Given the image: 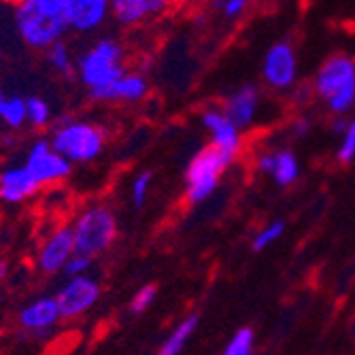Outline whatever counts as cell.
<instances>
[{
	"instance_id": "obj_23",
	"label": "cell",
	"mask_w": 355,
	"mask_h": 355,
	"mask_svg": "<svg viewBox=\"0 0 355 355\" xmlns=\"http://www.w3.org/2000/svg\"><path fill=\"white\" fill-rule=\"evenodd\" d=\"M255 351V332L251 328H241L225 343V355H251Z\"/></svg>"
},
{
	"instance_id": "obj_2",
	"label": "cell",
	"mask_w": 355,
	"mask_h": 355,
	"mask_svg": "<svg viewBox=\"0 0 355 355\" xmlns=\"http://www.w3.org/2000/svg\"><path fill=\"white\" fill-rule=\"evenodd\" d=\"M313 92L332 115H347L355 107V60L340 53L328 58L313 79Z\"/></svg>"
},
{
	"instance_id": "obj_24",
	"label": "cell",
	"mask_w": 355,
	"mask_h": 355,
	"mask_svg": "<svg viewBox=\"0 0 355 355\" xmlns=\"http://www.w3.org/2000/svg\"><path fill=\"white\" fill-rule=\"evenodd\" d=\"M283 232H285V221H281V219L264 225V228L253 236V243H251L253 251H264V249L272 247L283 236Z\"/></svg>"
},
{
	"instance_id": "obj_34",
	"label": "cell",
	"mask_w": 355,
	"mask_h": 355,
	"mask_svg": "<svg viewBox=\"0 0 355 355\" xmlns=\"http://www.w3.org/2000/svg\"><path fill=\"white\" fill-rule=\"evenodd\" d=\"M353 343H355V321H353Z\"/></svg>"
},
{
	"instance_id": "obj_10",
	"label": "cell",
	"mask_w": 355,
	"mask_h": 355,
	"mask_svg": "<svg viewBox=\"0 0 355 355\" xmlns=\"http://www.w3.org/2000/svg\"><path fill=\"white\" fill-rule=\"evenodd\" d=\"M111 13V0H62V17L69 30L94 32Z\"/></svg>"
},
{
	"instance_id": "obj_27",
	"label": "cell",
	"mask_w": 355,
	"mask_h": 355,
	"mask_svg": "<svg viewBox=\"0 0 355 355\" xmlns=\"http://www.w3.org/2000/svg\"><path fill=\"white\" fill-rule=\"evenodd\" d=\"M151 173L149 171H143L139 173L135 179H132V185H130V200L137 209H141L145 202H147V196H149V187H151Z\"/></svg>"
},
{
	"instance_id": "obj_1",
	"label": "cell",
	"mask_w": 355,
	"mask_h": 355,
	"mask_svg": "<svg viewBox=\"0 0 355 355\" xmlns=\"http://www.w3.org/2000/svg\"><path fill=\"white\" fill-rule=\"evenodd\" d=\"M51 147L62 153L73 164H87L94 162L105 151L107 132L105 128L75 117H62L51 130L49 137Z\"/></svg>"
},
{
	"instance_id": "obj_14",
	"label": "cell",
	"mask_w": 355,
	"mask_h": 355,
	"mask_svg": "<svg viewBox=\"0 0 355 355\" xmlns=\"http://www.w3.org/2000/svg\"><path fill=\"white\" fill-rule=\"evenodd\" d=\"M60 319L62 317H60L55 296H41L37 300L28 302L19 311L17 324L24 332H30L32 336H43L58 326Z\"/></svg>"
},
{
	"instance_id": "obj_4",
	"label": "cell",
	"mask_w": 355,
	"mask_h": 355,
	"mask_svg": "<svg viewBox=\"0 0 355 355\" xmlns=\"http://www.w3.org/2000/svg\"><path fill=\"white\" fill-rule=\"evenodd\" d=\"M75 251L89 257L107 253L117 239V219L107 205H92L83 209L71 225Z\"/></svg>"
},
{
	"instance_id": "obj_9",
	"label": "cell",
	"mask_w": 355,
	"mask_h": 355,
	"mask_svg": "<svg viewBox=\"0 0 355 355\" xmlns=\"http://www.w3.org/2000/svg\"><path fill=\"white\" fill-rule=\"evenodd\" d=\"M262 77L266 85L275 92H285L294 87L298 77V58L292 43L279 41L266 51L262 62Z\"/></svg>"
},
{
	"instance_id": "obj_12",
	"label": "cell",
	"mask_w": 355,
	"mask_h": 355,
	"mask_svg": "<svg viewBox=\"0 0 355 355\" xmlns=\"http://www.w3.org/2000/svg\"><path fill=\"white\" fill-rule=\"evenodd\" d=\"M89 98L96 103H141L149 94V83L139 73H123L105 87L87 89Z\"/></svg>"
},
{
	"instance_id": "obj_15",
	"label": "cell",
	"mask_w": 355,
	"mask_h": 355,
	"mask_svg": "<svg viewBox=\"0 0 355 355\" xmlns=\"http://www.w3.org/2000/svg\"><path fill=\"white\" fill-rule=\"evenodd\" d=\"M41 189L37 177L30 173L26 164L7 166L0 171V200L7 205H19Z\"/></svg>"
},
{
	"instance_id": "obj_8",
	"label": "cell",
	"mask_w": 355,
	"mask_h": 355,
	"mask_svg": "<svg viewBox=\"0 0 355 355\" xmlns=\"http://www.w3.org/2000/svg\"><path fill=\"white\" fill-rule=\"evenodd\" d=\"M24 164L30 168V173L37 177L41 185L64 181L73 171V162H69L62 153H58L51 147L49 139H39L32 143Z\"/></svg>"
},
{
	"instance_id": "obj_28",
	"label": "cell",
	"mask_w": 355,
	"mask_h": 355,
	"mask_svg": "<svg viewBox=\"0 0 355 355\" xmlns=\"http://www.w3.org/2000/svg\"><path fill=\"white\" fill-rule=\"evenodd\" d=\"M92 266H94V257H89V255H85V253L75 251V253L69 257V262L64 264L62 272L67 275V277H77V275H85V272H89V270H92Z\"/></svg>"
},
{
	"instance_id": "obj_7",
	"label": "cell",
	"mask_w": 355,
	"mask_h": 355,
	"mask_svg": "<svg viewBox=\"0 0 355 355\" xmlns=\"http://www.w3.org/2000/svg\"><path fill=\"white\" fill-rule=\"evenodd\" d=\"M101 294H103V289H101L98 279H94L89 272L69 277L67 283H64L55 294L60 317L62 319L83 317L85 313H89L96 304H98Z\"/></svg>"
},
{
	"instance_id": "obj_17",
	"label": "cell",
	"mask_w": 355,
	"mask_h": 355,
	"mask_svg": "<svg viewBox=\"0 0 355 355\" xmlns=\"http://www.w3.org/2000/svg\"><path fill=\"white\" fill-rule=\"evenodd\" d=\"M257 109H260V89L255 85H243L234 89L223 103V113L241 130H247V128L253 125Z\"/></svg>"
},
{
	"instance_id": "obj_18",
	"label": "cell",
	"mask_w": 355,
	"mask_h": 355,
	"mask_svg": "<svg viewBox=\"0 0 355 355\" xmlns=\"http://www.w3.org/2000/svg\"><path fill=\"white\" fill-rule=\"evenodd\" d=\"M168 9V0H111V13L123 26H137Z\"/></svg>"
},
{
	"instance_id": "obj_26",
	"label": "cell",
	"mask_w": 355,
	"mask_h": 355,
	"mask_svg": "<svg viewBox=\"0 0 355 355\" xmlns=\"http://www.w3.org/2000/svg\"><path fill=\"white\" fill-rule=\"evenodd\" d=\"M338 139H340L338 151H336L338 162H343V164L353 162V159H355V119L347 121V128H345Z\"/></svg>"
},
{
	"instance_id": "obj_21",
	"label": "cell",
	"mask_w": 355,
	"mask_h": 355,
	"mask_svg": "<svg viewBox=\"0 0 355 355\" xmlns=\"http://www.w3.org/2000/svg\"><path fill=\"white\" fill-rule=\"evenodd\" d=\"M45 58H47L49 67L53 71H58L60 75H71L75 71V60H73L71 47L64 43L62 39L45 49Z\"/></svg>"
},
{
	"instance_id": "obj_36",
	"label": "cell",
	"mask_w": 355,
	"mask_h": 355,
	"mask_svg": "<svg viewBox=\"0 0 355 355\" xmlns=\"http://www.w3.org/2000/svg\"><path fill=\"white\" fill-rule=\"evenodd\" d=\"M0 304H3V296H0Z\"/></svg>"
},
{
	"instance_id": "obj_3",
	"label": "cell",
	"mask_w": 355,
	"mask_h": 355,
	"mask_svg": "<svg viewBox=\"0 0 355 355\" xmlns=\"http://www.w3.org/2000/svg\"><path fill=\"white\" fill-rule=\"evenodd\" d=\"M123 58H125L123 45L119 41H115L113 37H105L101 41H96L75 62L79 81L87 89L105 87V85L113 83L117 77H121L125 73Z\"/></svg>"
},
{
	"instance_id": "obj_11",
	"label": "cell",
	"mask_w": 355,
	"mask_h": 355,
	"mask_svg": "<svg viewBox=\"0 0 355 355\" xmlns=\"http://www.w3.org/2000/svg\"><path fill=\"white\" fill-rule=\"evenodd\" d=\"M200 123L211 135V145H215L230 157L239 155L243 147V135H241L243 130L230 121V117L223 113V109H215V107L205 109L200 115Z\"/></svg>"
},
{
	"instance_id": "obj_32",
	"label": "cell",
	"mask_w": 355,
	"mask_h": 355,
	"mask_svg": "<svg viewBox=\"0 0 355 355\" xmlns=\"http://www.w3.org/2000/svg\"><path fill=\"white\" fill-rule=\"evenodd\" d=\"M347 121H349V119H345V115H336V119H334V123H332V132H334L336 137L343 135V130L347 128Z\"/></svg>"
},
{
	"instance_id": "obj_31",
	"label": "cell",
	"mask_w": 355,
	"mask_h": 355,
	"mask_svg": "<svg viewBox=\"0 0 355 355\" xmlns=\"http://www.w3.org/2000/svg\"><path fill=\"white\" fill-rule=\"evenodd\" d=\"M309 130H311V119H306V117H300V119H296V121L292 123V135L298 137V139L306 137Z\"/></svg>"
},
{
	"instance_id": "obj_16",
	"label": "cell",
	"mask_w": 355,
	"mask_h": 355,
	"mask_svg": "<svg viewBox=\"0 0 355 355\" xmlns=\"http://www.w3.org/2000/svg\"><path fill=\"white\" fill-rule=\"evenodd\" d=\"M257 171L268 175L279 187H289L300 177V162L294 151L275 149L260 153V157H257Z\"/></svg>"
},
{
	"instance_id": "obj_5",
	"label": "cell",
	"mask_w": 355,
	"mask_h": 355,
	"mask_svg": "<svg viewBox=\"0 0 355 355\" xmlns=\"http://www.w3.org/2000/svg\"><path fill=\"white\" fill-rule=\"evenodd\" d=\"M234 157L225 155L215 145L202 147L196 155L189 159L185 171V198L189 205H200L213 196L219 185L221 175L225 173Z\"/></svg>"
},
{
	"instance_id": "obj_6",
	"label": "cell",
	"mask_w": 355,
	"mask_h": 355,
	"mask_svg": "<svg viewBox=\"0 0 355 355\" xmlns=\"http://www.w3.org/2000/svg\"><path fill=\"white\" fill-rule=\"evenodd\" d=\"M13 19H15L19 39L28 47L41 49V51H45L49 45L60 41L69 30L67 21L60 15L41 9L37 3H32V0H21L15 7Z\"/></svg>"
},
{
	"instance_id": "obj_29",
	"label": "cell",
	"mask_w": 355,
	"mask_h": 355,
	"mask_svg": "<svg viewBox=\"0 0 355 355\" xmlns=\"http://www.w3.org/2000/svg\"><path fill=\"white\" fill-rule=\"evenodd\" d=\"M215 5L223 11V15L228 19H236L247 11L249 0H217Z\"/></svg>"
},
{
	"instance_id": "obj_20",
	"label": "cell",
	"mask_w": 355,
	"mask_h": 355,
	"mask_svg": "<svg viewBox=\"0 0 355 355\" xmlns=\"http://www.w3.org/2000/svg\"><path fill=\"white\" fill-rule=\"evenodd\" d=\"M0 121L11 130H17L26 123V98L0 89Z\"/></svg>"
},
{
	"instance_id": "obj_19",
	"label": "cell",
	"mask_w": 355,
	"mask_h": 355,
	"mask_svg": "<svg viewBox=\"0 0 355 355\" xmlns=\"http://www.w3.org/2000/svg\"><path fill=\"white\" fill-rule=\"evenodd\" d=\"M198 321H200L198 315H187V317H183L179 324L171 330V334L166 336L164 345L159 347V353H162V355H179L187 347V343L191 340L193 332H196Z\"/></svg>"
},
{
	"instance_id": "obj_33",
	"label": "cell",
	"mask_w": 355,
	"mask_h": 355,
	"mask_svg": "<svg viewBox=\"0 0 355 355\" xmlns=\"http://www.w3.org/2000/svg\"><path fill=\"white\" fill-rule=\"evenodd\" d=\"M9 277V262L7 260H0V281Z\"/></svg>"
},
{
	"instance_id": "obj_13",
	"label": "cell",
	"mask_w": 355,
	"mask_h": 355,
	"mask_svg": "<svg viewBox=\"0 0 355 355\" xmlns=\"http://www.w3.org/2000/svg\"><path fill=\"white\" fill-rule=\"evenodd\" d=\"M75 253V239H73V230L71 225H64V228L53 230L45 243L39 249L37 255V266L41 272L45 275H55L62 272L64 264L69 262V257Z\"/></svg>"
},
{
	"instance_id": "obj_22",
	"label": "cell",
	"mask_w": 355,
	"mask_h": 355,
	"mask_svg": "<svg viewBox=\"0 0 355 355\" xmlns=\"http://www.w3.org/2000/svg\"><path fill=\"white\" fill-rule=\"evenodd\" d=\"M51 121V107L47 101L39 98V96H32L26 98V123L32 128H45Z\"/></svg>"
},
{
	"instance_id": "obj_35",
	"label": "cell",
	"mask_w": 355,
	"mask_h": 355,
	"mask_svg": "<svg viewBox=\"0 0 355 355\" xmlns=\"http://www.w3.org/2000/svg\"><path fill=\"white\" fill-rule=\"evenodd\" d=\"M181 3H193V0H181Z\"/></svg>"
},
{
	"instance_id": "obj_30",
	"label": "cell",
	"mask_w": 355,
	"mask_h": 355,
	"mask_svg": "<svg viewBox=\"0 0 355 355\" xmlns=\"http://www.w3.org/2000/svg\"><path fill=\"white\" fill-rule=\"evenodd\" d=\"M32 3H37L41 9L49 11V13H55L62 17V0H32ZM64 19V17H62Z\"/></svg>"
},
{
	"instance_id": "obj_25",
	"label": "cell",
	"mask_w": 355,
	"mask_h": 355,
	"mask_svg": "<svg viewBox=\"0 0 355 355\" xmlns=\"http://www.w3.org/2000/svg\"><path fill=\"white\" fill-rule=\"evenodd\" d=\"M155 298H157V287L155 285H143L132 296L130 304H128V311H130V315H135V317L145 315L149 311V306L155 302Z\"/></svg>"
}]
</instances>
